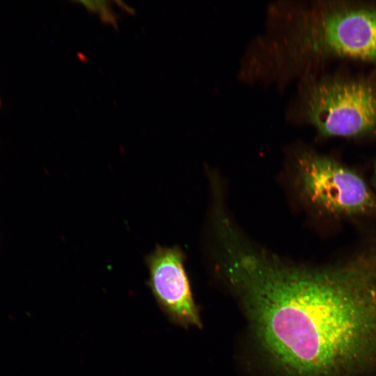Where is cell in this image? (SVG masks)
<instances>
[{
	"label": "cell",
	"mask_w": 376,
	"mask_h": 376,
	"mask_svg": "<svg viewBox=\"0 0 376 376\" xmlns=\"http://www.w3.org/2000/svg\"><path fill=\"white\" fill-rule=\"evenodd\" d=\"M89 12L97 13L102 22L117 27V17L112 8V1H79Z\"/></svg>",
	"instance_id": "obj_6"
},
{
	"label": "cell",
	"mask_w": 376,
	"mask_h": 376,
	"mask_svg": "<svg viewBox=\"0 0 376 376\" xmlns=\"http://www.w3.org/2000/svg\"><path fill=\"white\" fill-rule=\"evenodd\" d=\"M295 162L299 191L315 209L335 216H357L376 208L375 197L364 180L336 160L302 150Z\"/></svg>",
	"instance_id": "obj_4"
},
{
	"label": "cell",
	"mask_w": 376,
	"mask_h": 376,
	"mask_svg": "<svg viewBox=\"0 0 376 376\" xmlns=\"http://www.w3.org/2000/svg\"><path fill=\"white\" fill-rule=\"evenodd\" d=\"M249 52L260 77L281 89L329 57L376 63V3L275 1Z\"/></svg>",
	"instance_id": "obj_2"
},
{
	"label": "cell",
	"mask_w": 376,
	"mask_h": 376,
	"mask_svg": "<svg viewBox=\"0 0 376 376\" xmlns=\"http://www.w3.org/2000/svg\"><path fill=\"white\" fill-rule=\"evenodd\" d=\"M244 297L260 343L288 376L376 369V244L317 267L270 258Z\"/></svg>",
	"instance_id": "obj_1"
},
{
	"label": "cell",
	"mask_w": 376,
	"mask_h": 376,
	"mask_svg": "<svg viewBox=\"0 0 376 376\" xmlns=\"http://www.w3.org/2000/svg\"><path fill=\"white\" fill-rule=\"evenodd\" d=\"M285 118L307 123L324 136L376 134V77L315 78L307 75Z\"/></svg>",
	"instance_id": "obj_3"
},
{
	"label": "cell",
	"mask_w": 376,
	"mask_h": 376,
	"mask_svg": "<svg viewBox=\"0 0 376 376\" xmlns=\"http://www.w3.org/2000/svg\"><path fill=\"white\" fill-rule=\"evenodd\" d=\"M184 262L179 247L157 245L146 257L149 272L148 285L159 306L171 321L184 327H200L201 322Z\"/></svg>",
	"instance_id": "obj_5"
}]
</instances>
